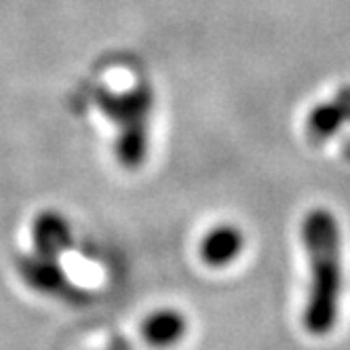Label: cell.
<instances>
[{"label":"cell","instance_id":"6da1fadb","mask_svg":"<svg viewBox=\"0 0 350 350\" xmlns=\"http://www.w3.org/2000/svg\"><path fill=\"white\" fill-rule=\"evenodd\" d=\"M299 232L310 266V289L302 323L312 336H327L338 325L344 289L340 224L329 209L314 207L304 215Z\"/></svg>","mask_w":350,"mask_h":350},{"label":"cell","instance_id":"7a4b0ae2","mask_svg":"<svg viewBox=\"0 0 350 350\" xmlns=\"http://www.w3.org/2000/svg\"><path fill=\"white\" fill-rule=\"evenodd\" d=\"M102 112L118 127L114 154L124 169H139L148 157V124L154 108V93L148 85H137L124 93L102 91L97 95Z\"/></svg>","mask_w":350,"mask_h":350},{"label":"cell","instance_id":"3957f363","mask_svg":"<svg viewBox=\"0 0 350 350\" xmlns=\"http://www.w3.org/2000/svg\"><path fill=\"white\" fill-rule=\"evenodd\" d=\"M245 234L234 224H217L198 245L201 260L211 268H226L243 254Z\"/></svg>","mask_w":350,"mask_h":350},{"label":"cell","instance_id":"277c9868","mask_svg":"<svg viewBox=\"0 0 350 350\" xmlns=\"http://www.w3.org/2000/svg\"><path fill=\"white\" fill-rule=\"evenodd\" d=\"M72 228L70 221L57 211H42L32 226L34 252L44 258L57 260L72 247Z\"/></svg>","mask_w":350,"mask_h":350},{"label":"cell","instance_id":"5b68a950","mask_svg":"<svg viewBox=\"0 0 350 350\" xmlns=\"http://www.w3.org/2000/svg\"><path fill=\"white\" fill-rule=\"evenodd\" d=\"M186 332L188 321L175 308H159L142 323V338L152 348H171L184 340Z\"/></svg>","mask_w":350,"mask_h":350},{"label":"cell","instance_id":"8992f818","mask_svg":"<svg viewBox=\"0 0 350 350\" xmlns=\"http://www.w3.org/2000/svg\"><path fill=\"white\" fill-rule=\"evenodd\" d=\"M21 274L26 283L46 295H59L66 293L68 289V279L53 258H44V256H30L21 262Z\"/></svg>","mask_w":350,"mask_h":350},{"label":"cell","instance_id":"52a82bcc","mask_svg":"<svg viewBox=\"0 0 350 350\" xmlns=\"http://www.w3.org/2000/svg\"><path fill=\"white\" fill-rule=\"evenodd\" d=\"M344 122H346V118H344L340 106L332 99V102L317 104L310 110V114L306 118V133H308L310 142L325 144L340 133Z\"/></svg>","mask_w":350,"mask_h":350},{"label":"cell","instance_id":"ba28073f","mask_svg":"<svg viewBox=\"0 0 350 350\" xmlns=\"http://www.w3.org/2000/svg\"><path fill=\"white\" fill-rule=\"evenodd\" d=\"M334 102L340 106V110H342V114H344V118H346V122H348V120H350V87L338 89V93H336V97H334Z\"/></svg>","mask_w":350,"mask_h":350}]
</instances>
